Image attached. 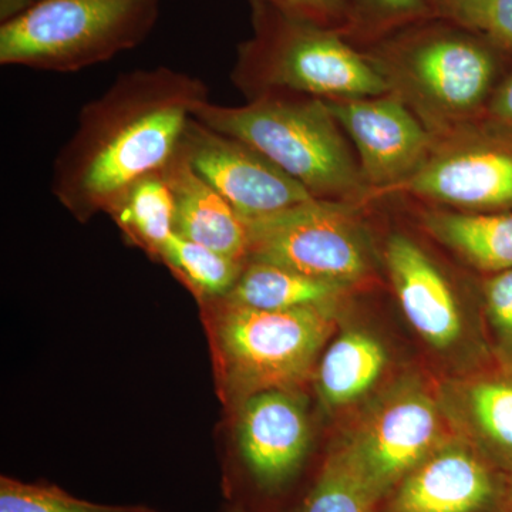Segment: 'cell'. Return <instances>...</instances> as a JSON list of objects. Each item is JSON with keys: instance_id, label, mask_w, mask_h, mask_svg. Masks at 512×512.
<instances>
[{"instance_id": "6da1fadb", "label": "cell", "mask_w": 512, "mask_h": 512, "mask_svg": "<svg viewBox=\"0 0 512 512\" xmlns=\"http://www.w3.org/2000/svg\"><path fill=\"white\" fill-rule=\"evenodd\" d=\"M205 100L201 79L170 67L121 74L80 111L53 164V195L80 222L107 214L131 185L163 170Z\"/></svg>"}, {"instance_id": "7a4b0ae2", "label": "cell", "mask_w": 512, "mask_h": 512, "mask_svg": "<svg viewBox=\"0 0 512 512\" xmlns=\"http://www.w3.org/2000/svg\"><path fill=\"white\" fill-rule=\"evenodd\" d=\"M192 117L255 148L315 198L339 201L362 192L365 178L325 100L276 92L254 97L245 106L205 100Z\"/></svg>"}, {"instance_id": "3957f363", "label": "cell", "mask_w": 512, "mask_h": 512, "mask_svg": "<svg viewBox=\"0 0 512 512\" xmlns=\"http://www.w3.org/2000/svg\"><path fill=\"white\" fill-rule=\"evenodd\" d=\"M254 39L239 47L232 82L254 97L286 92L348 101L382 97L389 83L330 29L252 0Z\"/></svg>"}, {"instance_id": "277c9868", "label": "cell", "mask_w": 512, "mask_h": 512, "mask_svg": "<svg viewBox=\"0 0 512 512\" xmlns=\"http://www.w3.org/2000/svg\"><path fill=\"white\" fill-rule=\"evenodd\" d=\"M208 305L221 396L235 409L252 394L298 390L338 319L336 306L256 311L225 301Z\"/></svg>"}, {"instance_id": "5b68a950", "label": "cell", "mask_w": 512, "mask_h": 512, "mask_svg": "<svg viewBox=\"0 0 512 512\" xmlns=\"http://www.w3.org/2000/svg\"><path fill=\"white\" fill-rule=\"evenodd\" d=\"M161 0H39L0 26V64L72 73L143 43Z\"/></svg>"}, {"instance_id": "8992f818", "label": "cell", "mask_w": 512, "mask_h": 512, "mask_svg": "<svg viewBox=\"0 0 512 512\" xmlns=\"http://www.w3.org/2000/svg\"><path fill=\"white\" fill-rule=\"evenodd\" d=\"M245 222L247 261L281 266L346 288L365 281L372 271L365 232L343 202L311 198Z\"/></svg>"}, {"instance_id": "52a82bcc", "label": "cell", "mask_w": 512, "mask_h": 512, "mask_svg": "<svg viewBox=\"0 0 512 512\" xmlns=\"http://www.w3.org/2000/svg\"><path fill=\"white\" fill-rule=\"evenodd\" d=\"M446 423L439 394L407 377L373 400L336 447L382 500L450 437Z\"/></svg>"}, {"instance_id": "ba28073f", "label": "cell", "mask_w": 512, "mask_h": 512, "mask_svg": "<svg viewBox=\"0 0 512 512\" xmlns=\"http://www.w3.org/2000/svg\"><path fill=\"white\" fill-rule=\"evenodd\" d=\"M181 153L245 221L258 220L311 200L313 195L278 165L238 138L191 117L178 144Z\"/></svg>"}, {"instance_id": "9c48e42d", "label": "cell", "mask_w": 512, "mask_h": 512, "mask_svg": "<svg viewBox=\"0 0 512 512\" xmlns=\"http://www.w3.org/2000/svg\"><path fill=\"white\" fill-rule=\"evenodd\" d=\"M237 453L242 476L256 493L284 494L311 450L312 431L299 390H266L237 407Z\"/></svg>"}, {"instance_id": "30bf717a", "label": "cell", "mask_w": 512, "mask_h": 512, "mask_svg": "<svg viewBox=\"0 0 512 512\" xmlns=\"http://www.w3.org/2000/svg\"><path fill=\"white\" fill-rule=\"evenodd\" d=\"M497 468L470 441L450 436L397 484L387 512L490 510L504 497V471Z\"/></svg>"}, {"instance_id": "8fae6325", "label": "cell", "mask_w": 512, "mask_h": 512, "mask_svg": "<svg viewBox=\"0 0 512 512\" xmlns=\"http://www.w3.org/2000/svg\"><path fill=\"white\" fill-rule=\"evenodd\" d=\"M326 104L355 144L367 183L390 190L429 160V134L402 101L372 97Z\"/></svg>"}, {"instance_id": "7c38bea8", "label": "cell", "mask_w": 512, "mask_h": 512, "mask_svg": "<svg viewBox=\"0 0 512 512\" xmlns=\"http://www.w3.org/2000/svg\"><path fill=\"white\" fill-rule=\"evenodd\" d=\"M403 187L471 211L512 210V137H490L427 160Z\"/></svg>"}, {"instance_id": "4fadbf2b", "label": "cell", "mask_w": 512, "mask_h": 512, "mask_svg": "<svg viewBox=\"0 0 512 512\" xmlns=\"http://www.w3.org/2000/svg\"><path fill=\"white\" fill-rule=\"evenodd\" d=\"M386 264L397 299L413 329L437 350L453 348L464 332L456 296L419 245L404 235L387 241Z\"/></svg>"}, {"instance_id": "5bb4252c", "label": "cell", "mask_w": 512, "mask_h": 512, "mask_svg": "<svg viewBox=\"0 0 512 512\" xmlns=\"http://www.w3.org/2000/svg\"><path fill=\"white\" fill-rule=\"evenodd\" d=\"M444 416L501 470L512 466V372L497 369L441 384Z\"/></svg>"}, {"instance_id": "9a60e30c", "label": "cell", "mask_w": 512, "mask_h": 512, "mask_svg": "<svg viewBox=\"0 0 512 512\" xmlns=\"http://www.w3.org/2000/svg\"><path fill=\"white\" fill-rule=\"evenodd\" d=\"M410 74L421 92L450 111L477 109L493 86L495 60L490 50L460 36H434L414 47Z\"/></svg>"}, {"instance_id": "2e32d148", "label": "cell", "mask_w": 512, "mask_h": 512, "mask_svg": "<svg viewBox=\"0 0 512 512\" xmlns=\"http://www.w3.org/2000/svg\"><path fill=\"white\" fill-rule=\"evenodd\" d=\"M161 171L174 195L175 232L202 247L247 262V222L195 173L180 148Z\"/></svg>"}, {"instance_id": "e0dca14e", "label": "cell", "mask_w": 512, "mask_h": 512, "mask_svg": "<svg viewBox=\"0 0 512 512\" xmlns=\"http://www.w3.org/2000/svg\"><path fill=\"white\" fill-rule=\"evenodd\" d=\"M387 366V352L375 336L345 329L320 357L316 390L328 409L359 402L379 382Z\"/></svg>"}, {"instance_id": "ac0fdd59", "label": "cell", "mask_w": 512, "mask_h": 512, "mask_svg": "<svg viewBox=\"0 0 512 512\" xmlns=\"http://www.w3.org/2000/svg\"><path fill=\"white\" fill-rule=\"evenodd\" d=\"M427 231L485 274L512 269V210L495 212H430Z\"/></svg>"}, {"instance_id": "d6986e66", "label": "cell", "mask_w": 512, "mask_h": 512, "mask_svg": "<svg viewBox=\"0 0 512 512\" xmlns=\"http://www.w3.org/2000/svg\"><path fill=\"white\" fill-rule=\"evenodd\" d=\"M348 289L281 266L247 261L234 289L221 301L256 311H291L309 306H336Z\"/></svg>"}, {"instance_id": "ffe728a7", "label": "cell", "mask_w": 512, "mask_h": 512, "mask_svg": "<svg viewBox=\"0 0 512 512\" xmlns=\"http://www.w3.org/2000/svg\"><path fill=\"white\" fill-rule=\"evenodd\" d=\"M130 244L160 261L164 245L175 232V202L163 171L131 185L107 212Z\"/></svg>"}, {"instance_id": "44dd1931", "label": "cell", "mask_w": 512, "mask_h": 512, "mask_svg": "<svg viewBox=\"0 0 512 512\" xmlns=\"http://www.w3.org/2000/svg\"><path fill=\"white\" fill-rule=\"evenodd\" d=\"M160 261L204 303L227 298L247 264L202 247L177 232L164 245Z\"/></svg>"}, {"instance_id": "7402d4cb", "label": "cell", "mask_w": 512, "mask_h": 512, "mask_svg": "<svg viewBox=\"0 0 512 512\" xmlns=\"http://www.w3.org/2000/svg\"><path fill=\"white\" fill-rule=\"evenodd\" d=\"M379 503L380 498L335 447L296 512H376Z\"/></svg>"}, {"instance_id": "603a6c76", "label": "cell", "mask_w": 512, "mask_h": 512, "mask_svg": "<svg viewBox=\"0 0 512 512\" xmlns=\"http://www.w3.org/2000/svg\"><path fill=\"white\" fill-rule=\"evenodd\" d=\"M0 512H158L146 505H106L73 497L53 484L0 477Z\"/></svg>"}, {"instance_id": "cb8c5ba5", "label": "cell", "mask_w": 512, "mask_h": 512, "mask_svg": "<svg viewBox=\"0 0 512 512\" xmlns=\"http://www.w3.org/2000/svg\"><path fill=\"white\" fill-rule=\"evenodd\" d=\"M483 295L495 360L512 372V269L488 276Z\"/></svg>"}, {"instance_id": "d4e9b609", "label": "cell", "mask_w": 512, "mask_h": 512, "mask_svg": "<svg viewBox=\"0 0 512 512\" xmlns=\"http://www.w3.org/2000/svg\"><path fill=\"white\" fill-rule=\"evenodd\" d=\"M460 20L494 45L512 50V0H487Z\"/></svg>"}, {"instance_id": "484cf974", "label": "cell", "mask_w": 512, "mask_h": 512, "mask_svg": "<svg viewBox=\"0 0 512 512\" xmlns=\"http://www.w3.org/2000/svg\"><path fill=\"white\" fill-rule=\"evenodd\" d=\"M269 5L320 28L329 29L330 23L342 15L346 0H265Z\"/></svg>"}, {"instance_id": "4316f807", "label": "cell", "mask_w": 512, "mask_h": 512, "mask_svg": "<svg viewBox=\"0 0 512 512\" xmlns=\"http://www.w3.org/2000/svg\"><path fill=\"white\" fill-rule=\"evenodd\" d=\"M490 117L495 131L512 137V76L494 94L490 103Z\"/></svg>"}, {"instance_id": "83f0119b", "label": "cell", "mask_w": 512, "mask_h": 512, "mask_svg": "<svg viewBox=\"0 0 512 512\" xmlns=\"http://www.w3.org/2000/svg\"><path fill=\"white\" fill-rule=\"evenodd\" d=\"M367 3L386 18L417 15L424 8V0H367Z\"/></svg>"}, {"instance_id": "f1b7e54d", "label": "cell", "mask_w": 512, "mask_h": 512, "mask_svg": "<svg viewBox=\"0 0 512 512\" xmlns=\"http://www.w3.org/2000/svg\"><path fill=\"white\" fill-rule=\"evenodd\" d=\"M37 2L39 0H0V22L6 23L18 18Z\"/></svg>"}, {"instance_id": "f546056e", "label": "cell", "mask_w": 512, "mask_h": 512, "mask_svg": "<svg viewBox=\"0 0 512 512\" xmlns=\"http://www.w3.org/2000/svg\"><path fill=\"white\" fill-rule=\"evenodd\" d=\"M444 2H446L447 8L453 12V15L457 19H461L471 10L483 5L487 0H444Z\"/></svg>"}, {"instance_id": "4dcf8cb0", "label": "cell", "mask_w": 512, "mask_h": 512, "mask_svg": "<svg viewBox=\"0 0 512 512\" xmlns=\"http://www.w3.org/2000/svg\"><path fill=\"white\" fill-rule=\"evenodd\" d=\"M504 471V498L507 500L508 508L512 510V466L505 468Z\"/></svg>"}, {"instance_id": "1f68e13d", "label": "cell", "mask_w": 512, "mask_h": 512, "mask_svg": "<svg viewBox=\"0 0 512 512\" xmlns=\"http://www.w3.org/2000/svg\"><path fill=\"white\" fill-rule=\"evenodd\" d=\"M225 512H249L247 508L241 507V505L234 504L232 507H229Z\"/></svg>"}, {"instance_id": "d6a6232c", "label": "cell", "mask_w": 512, "mask_h": 512, "mask_svg": "<svg viewBox=\"0 0 512 512\" xmlns=\"http://www.w3.org/2000/svg\"><path fill=\"white\" fill-rule=\"evenodd\" d=\"M504 512H512V510H510V508H508V510H507V511H504Z\"/></svg>"}]
</instances>
